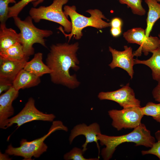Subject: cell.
I'll use <instances>...</instances> for the list:
<instances>
[{"label":"cell","instance_id":"ba28073f","mask_svg":"<svg viewBox=\"0 0 160 160\" xmlns=\"http://www.w3.org/2000/svg\"><path fill=\"white\" fill-rule=\"evenodd\" d=\"M124 39L128 43L136 44L140 46L133 53L134 56H140L142 52L147 55L149 52L156 49L160 45L158 37L145 36V30L141 28H134L127 30L123 34Z\"/></svg>","mask_w":160,"mask_h":160},{"label":"cell","instance_id":"7402d4cb","mask_svg":"<svg viewBox=\"0 0 160 160\" xmlns=\"http://www.w3.org/2000/svg\"><path fill=\"white\" fill-rule=\"evenodd\" d=\"M121 4L127 5L131 9L132 13L140 16L144 15L145 9L142 5V0H118Z\"/></svg>","mask_w":160,"mask_h":160},{"label":"cell","instance_id":"d6986e66","mask_svg":"<svg viewBox=\"0 0 160 160\" xmlns=\"http://www.w3.org/2000/svg\"><path fill=\"white\" fill-rule=\"evenodd\" d=\"M145 1L148 8L145 29V36L148 37L155 23L160 18V3L157 0H145Z\"/></svg>","mask_w":160,"mask_h":160},{"label":"cell","instance_id":"9c48e42d","mask_svg":"<svg viewBox=\"0 0 160 160\" xmlns=\"http://www.w3.org/2000/svg\"><path fill=\"white\" fill-rule=\"evenodd\" d=\"M55 118L53 114H46L39 110L35 106L34 100L31 97L19 113L7 120L6 128L14 124H16L19 127L25 123L35 120L51 122Z\"/></svg>","mask_w":160,"mask_h":160},{"label":"cell","instance_id":"e0dca14e","mask_svg":"<svg viewBox=\"0 0 160 160\" xmlns=\"http://www.w3.org/2000/svg\"><path fill=\"white\" fill-rule=\"evenodd\" d=\"M151 57L147 60L134 59L135 64H141L148 67L151 70L153 80L158 82L160 81V45L156 49L152 51Z\"/></svg>","mask_w":160,"mask_h":160},{"label":"cell","instance_id":"277c9868","mask_svg":"<svg viewBox=\"0 0 160 160\" xmlns=\"http://www.w3.org/2000/svg\"><path fill=\"white\" fill-rule=\"evenodd\" d=\"M15 25L20 30V43L23 46L25 55L29 57L33 55L34 49L33 45L35 43L47 47L44 38L49 37L53 32L47 29H42L36 27L33 22V19L30 16L23 20L18 16L13 17Z\"/></svg>","mask_w":160,"mask_h":160},{"label":"cell","instance_id":"8992f818","mask_svg":"<svg viewBox=\"0 0 160 160\" xmlns=\"http://www.w3.org/2000/svg\"><path fill=\"white\" fill-rule=\"evenodd\" d=\"M68 0H53L52 3L48 6H41L38 8L31 7L29 10V15L36 23L44 20L57 23L64 28V31L71 32V22L68 19L63 10V5Z\"/></svg>","mask_w":160,"mask_h":160},{"label":"cell","instance_id":"2e32d148","mask_svg":"<svg viewBox=\"0 0 160 160\" xmlns=\"http://www.w3.org/2000/svg\"><path fill=\"white\" fill-rule=\"evenodd\" d=\"M41 52L35 54L33 58L26 63L23 69L40 77L45 74H50L52 71L43 62Z\"/></svg>","mask_w":160,"mask_h":160},{"label":"cell","instance_id":"d4e9b609","mask_svg":"<svg viewBox=\"0 0 160 160\" xmlns=\"http://www.w3.org/2000/svg\"><path fill=\"white\" fill-rule=\"evenodd\" d=\"M15 3V0H0V25H6L8 19L9 4L10 3Z\"/></svg>","mask_w":160,"mask_h":160},{"label":"cell","instance_id":"cb8c5ba5","mask_svg":"<svg viewBox=\"0 0 160 160\" xmlns=\"http://www.w3.org/2000/svg\"><path fill=\"white\" fill-rule=\"evenodd\" d=\"M84 152L82 149L77 147H74L69 152L64 154V159L66 160H97L99 158H85L83 156Z\"/></svg>","mask_w":160,"mask_h":160},{"label":"cell","instance_id":"6da1fadb","mask_svg":"<svg viewBox=\"0 0 160 160\" xmlns=\"http://www.w3.org/2000/svg\"><path fill=\"white\" fill-rule=\"evenodd\" d=\"M79 48L77 42L52 45L46 60V64L51 71V80L53 83L71 89L77 87L80 83L75 75H71L70 71L79 69L76 52Z\"/></svg>","mask_w":160,"mask_h":160},{"label":"cell","instance_id":"f546056e","mask_svg":"<svg viewBox=\"0 0 160 160\" xmlns=\"http://www.w3.org/2000/svg\"><path fill=\"white\" fill-rule=\"evenodd\" d=\"M110 31L111 34L113 37H118L121 33V28H111Z\"/></svg>","mask_w":160,"mask_h":160},{"label":"cell","instance_id":"83f0119b","mask_svg":"<svg viewBox=\"0 0 160 160\" xmlns=\"http://www.w3.org/2000/svg\"><path fill=\"white\" fill-rule=\"evenodd\" d=\"M152 93L155 100L160 103V81L153 89Z\"/></svg>","mask_w":160,"mask_h":160},{"label":"cell","instance_id":"5bb4252c","mask_svg":"<svg viewBox=\"0 0 160 160\" xmlns=\"http://www.w3.org/2000/svg\"><path fill=\"white\" fill-rule=\"evenodd\" d=\"M28 60L13 61L0 58V79L7 80L13 83Z\"/></svg>","mask_w":160,"mask_h":160},{"label":"cell","instance_id":"7c38bea8","mask_svg":"<svg viewBox=\"0 0 160 160\" xmlns=\"http://www.w3.org/2000/svg\"><path fill=\"white\" fill-rule=\"evenodd\" d=\"M101 133L99 124L94 123L88 126L84 123L79 124L75 126L71 130L69 138L71 144L74 139L79 135H84L86 138V141L82 145V150L84 152L87 149L88 143L95 142L100 152V147L98 143L97 135Z\"/></svg>","mask_w":160,"mask_h":160},{"label":"cell","instance_id":"44dd1931","mask_svg":"<svg viewBox=\"0 0 160 160\" xmlns=\"http://www.w3.org/2000/svg\"><path fill=\"white\" fill-rule=\"evenodd\" d=\"M141 109L144 115L151 116L160 123V103L156 104L149 102L145 106L141 107Z\"/></svg>","mask_w":160,"mask_h":160},{"label":"cell","instance_id":"3957f363","mask_svg":"<svg viewBox=\"0 0 160 160\" xmlns=\"http://www.w3.org/2000/svg\"><path fill=\"white\" fill-rule=\"evenodd\" d=\"M64 13L68 18L69 17L72 24V30L70 34L65 33L61 27L58 29L66 37H68V41L73 37L76 39H79L82 36V30L87 27L91 26L97 29H102L110 26V23L103 20L106 18L102 12L98 9H89L86 11L90 15V17H86L79 14L76 11L75 6H65Z\"/></svg>","mask_w":160,"mask_h":160},{"label":"cell","instance_id":"603a6c76","mask_svg":"<svg viewBox=\"0 0 160 160\" xmlns=\"http://www.w3.org/2000/svg\"><path fill=\"white\" fill-rule=\"evenodd\" d=\"M39 0H20L11 7H9L8 18L18 16L23 9L29 3L34 2Z\"/></svg>","mask_w":160,"mask_h":160},{"label":"cell","instance_id":"f1b7e54d","mask_svg":"<svg viewBox=\"0 0 160 160\" xmlns=\"http://www.w3.org/2000/svg\"><path fill=\"white\" fill-rule=\"evenodd\" d=\"M122 23V21L120 18L115 17L111 20L110 23V26L111 28H121Z\"/></svg>","mask_w":160,"mask_h":160},{"label":"cell","instance_id":"8fae6325","mask_svg":"<svg viewBox=\"0 0 160 160\" xmlns=\"http://www.w3.org/2000/svg\"><path fill=\"white\" fill-rule=\"evenodd\" d=\"M124 51H119L111 47H109L112 57V60L109 66L111 69L119 67L124 69L132 79L134 73L133 66L135 65L132 49L131 47L127 46H124Z\"/></svg>","mask_w":160,"mask_h":160},{"label":"cell","instance_id":"484cf974","mask_svg":"<svg viewBox=\"0 0 160 160\" xmlns=\"http://www.w3.org/2000/svg\"><path fill=\"white\" fill-rule=\"evenodd\" d=\"M155 136L157 141L155 142L151 148L148 150L141 151L143 155L151 154L157 156L160 160V130L155 133Z\"/></svg>","mask_w":160,"mask_h":160},{"label":"cell","instance_id":"4fadbf2b","mask_svg":"<svg viewBox=\"0 0 160 160\" xmlns=\"http://www.w3.org/2000/svg\"><path fill=\"white\" fill-rule=\"evenodd\" d=\"M19 91L12 86L0 96V128L6 129V125L9 118L14 112L12 103L18 96Z\"/></svg>","mask_w":160,"mask_h":160},{"label":"cell","instance_id":"836d02e7","mask_svg":"<svg viewBox=\"0 0 160 160\" xmlns=\"http://www.w3.org/2000/svg\"><path fill=\"white\" fill-rule=\"evenodd\" d=\"M160 3V0H157Z\"/></svg>","mask_w":160,"mask_h":160},{"label":"cell","instance_id":"5b68a950","mask_svg":"<svg viewBox=\"0 0 160 160\" xmlns=\"http://www.w3.org/2000/svg\"><path fill=\"white\" fill-rule=\"evenodd\" d=\"M58 130L67 131L68 129L61 121H53L47 134L31 141L23 139L20 141L19 147H14L10 144L6 150L5 153L9 155L22 157L25 160H31L33 157L38 158L47 151L48 147L44 142L45 139L52 133Z\"/></svg>","mask_w":160,"mask_h":160},{"label":"cell","instance_id":"9a60e30c","mask_svg":"<svg viewBox=\"0 0 160 160\" xmlns=\"http://www.w3.org/2000/svg\"><path fill=\"white\" fill-rule=\"evenodd\" d=\"M40 82V77L32 73L23 68L16 76L12 83V86L19 91L36 86Z\"/></svg>","mask_w":160,"mask_h":160},{"label":"cell","instance_id":"d6a6232c","mask_svg":"<svg viewBox=\"0 0 160 160\" xmlns=\"http://www.w3.org/2000/svg\"><path fill=\"white\" fill-rule=\"evenodd\" d=\"M158 36H159V39L160 42V33L159 34Z\"/></svg>","mask_w":160,"mask_h":160},{"label":"cell","instance_id":"4316f807","mask_svg":"<svg viewBox=\"0 0 160 160\" xmlns=\"http://www.w3.org/2000/svg\"><path fill=\"white\" fill-rule=\"evenodd\" d=\"M12 86V82L6 80L0 79V94L8 90Z\"/></svg>","mask_w":160,"mask_h":160},{"label":"cell","instance_id":"4dcf8cb0","mask_svg":"<svg viewBox=\"0 0 160 160\" xmlns=\"http://www.w3.org/2000/svg\"><path fill=\"white\" fill-rule=\"evenodd\" d=\"M8 154L5 153L3 154L0 152V160H10L11 159L9 158Z\"/></svg>","mask_w":160,"mask_h":160},{"label":"cell","instance_id":"7a4b0ae2","mask_svg":"<svg viewBox=\"0 0 160 160\" xmlns=\"http://www.w3.org/2000/svg\"><path fill=\"white\" fill-rule=\"evenodd\" d=\"M98 140L101 145H105L101 152V155L104 160L111 159L116 148L125 142L134 143L136 146L143 145L151 148L156 142L155 138L152 136L150 131L145 125L141 123L127 134L118 136H110L101 133L97 135Z\"/></svg>","mask_w":160,"mask_h":160},{"label":"cell","instance_id":"ffe728a7","mask_svg":"<svg viewBox=\"0 0 160 160\" xmlns=\"http://www.w3.org/2000/svg\"><path fill=\"white\" fill-rule=\"evenodd\" d=\"M29 57L26 56L20 43H17L0 51V58L13 61H21Z\"/></svg>","mask_w":160,"mask_h":160},{"label":"cell","instance_id":"52a82bcc","mask_svg":"<svg viewBox=\"0 0 160 160\" xmlns=\"http://www.w3.org/2000/svg\"><path fill=\"white\" fill-rule=\"evenodd\" d=\"M141 107H135L108 111V115L112 120V125L118 131L123 128L136 127L141 123V120L144 116Z\"/></svg>","mask_w":160,"mask_h":160},{"label":"cell","instance_id":"30bf717a","mask_svg":"<svg viewBox=\"0 0 160 160\" xmlns=\"http://www.w3.org/2000/svg\"><path fill=\"white\" fill-rule=\"evenodd\" d=\"M100 100H109L116 102L123 108L140 107V101L135 97L133 90L129 83L116 90L101 92L98 95Z\"/></svg>","mask_w":160,"mask_h":160},{"label":"cell","instance_id":"1f68e13d","mask_svg":"<svg viewBox=\"0 0 160 160\" xmlns=\"http://www.w3.org/2000/svg\"><path fill=\"white\" fill-rule=\"evenodd\" d=\"M44 0H39L38 1L32 3L34 7H36L37 5L42 3Z\"/></svg>","mask_w":160,"mask_h":160},{"label":"cell","instance_id":"ac0fdd59","mask_svg":"<svg viewBox=\"0 0 160 160\" xmlns=\"http://www.w3.org/2000/svg\"><path fill=\"white\" fill-rule=\"evenodd\" d=\"M18 42L20 43V33L7 28L6 25H0V51Z\"/></svg>","mask_w":160,"mask_h":160}]
</instances>
